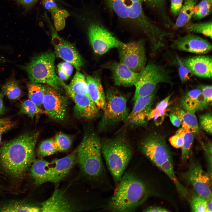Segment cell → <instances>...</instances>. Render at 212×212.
Here are the masks:
<instances>
[{
  "instance_id": "27",
  "label": "cell",
  "mask_w": 212,
  "mask_h": 212,
  "mask_svg": "<svg viewBox=\"0 0 212 212\" xmlns=\"http://www.w3.org/2000/svg\"><path fill=\"white\" fill-rule=\"evenodd\" d=\"M143 1L158 13L165 27L170 28L173 26L174 24L167 13L166 0H143Z\"/></svg>"
},
{
  "instance_id": "31",
  "label": "cell",
  "mask_w": 212,
  "mask_h": 212,
  "mask_svg": "<svg viewBox=\"0 0 212 212\" xmlns=\"http://www.w3.org/2000/svg\"><path fill=\"white\" fill-rule=\"evenodd\" d=\"M27 88L29 99L41 108L44 95V85L31 82L27 84Z\"/></svg>"
},
{
  "instance_id": "15",
  "label": "cell",
  "mask_w": 212,
  "mask_h": 212,
  "mask_svg": "<svg viewBox=\"0 0 212 212\" xmlns=\"http://www.w3.org/2000/svg\"><path fill=\"white\" fill-rule=\"evenodd\" d=\"M52 42L57 57L74 66L78 70L83 65L82 58L75 46L60 37L52 29Z\"/></svg>"
},
{
  "instance_id": "36",
  "label": "cell",
  "mask_w": 212,
  "mask_h": 212,
  "mask_svg": "<svg viewBox=\"0 0 212 212\" xmlns=\"http://www.w3.org/2000/svg\"><path fill=\"white\" fill-rule=\"evenodd\" d=\"M19 113L26 114L32 119L36 115L44 114V112L43 109L37 106L29 99H28L21 103Z\"/></svg>"
},
{
  "instance_id": "21",
  "label": "cell",
  "mask_w": 212,
  "mask_h": 212,
  "mask_svg": "<svg viewBox=\"0 0 212 212\" xmlns=\"http://www.w3.org/2000/svg\"><path fill=\"white\" fill-rule=\"evenodd\" d=\"M180 103L183 110L193 113L203 110L208 104L200 88L191 90L181 97Z\"/></svg>"
},
{
  "instance_id": "18",
  "label": "cell",
  "mask_w": 212,
  "mask_h": 212,
  "mask_svg": "<svg viewBox=\"0 0 212 212\" xmlns=\"http://www.w3.org/2000/svg\"><path fill=\"white\" fill-rule=\"evenodd\" d=\"M111 71L114 83L117 86H134L139 77L140 72H135L120 62H112L107 65Z\"/></svg>"
},
{
  "instance_id": "35",
  "label": "cell",
  "mask_w": 212,
  "mask_h": 212,
  "mask_svg": "<svg viewBox=\"0 0 212 212\" xmlns=\"http://www.w3.org/2000/svg\"><path fill=\"white\" fill-rule=\"evenodd\" d=\"M187 31L190 33L202 34L212 38V22L201 23L188 22L185 25Z\"/></svg>"
},
{
  "instance_id": "5",
  "label": "cell",
  "mask_w": 212,
  "mask_h": 212,
  "mask_svg": "<svg viewBox=\"0 0 212 212\" xmlns=\"http://www.w3.org/2000/svg\"><path fill=\"white\" fill-rule=\"evenodd\" d=\"M106 0L118 16L134 24L149 40L154 39L160 34L161 29L153 23L144 12L143 0Z\"/></svg>"
},
{
  "instance_id": "7",
  "label": "cell",
  "mask_w": 212,
  "mask_h": 212,
  "mask_svg": "<svg viewBox=\"0 0 212 212\" xmlns=\"http://www.w3.org/2000/svg\"><path fill=\"white\" fill-rule=\"evenodd\" d=\"M55 59L54 53L46 52L34 57L24 66L31 82L45 84L59 91L63 81L56 74Z\"/></svg>"
},
{
  "instance_id": "41",
  "label": "cell",
  "mask_w": 212,
  "mask_h": 212,
  "mask_svg": "<svg viewBox=\"0 0 212 212\" xmlns=\"http://www.w3.org/2000/svg\"><path fill=\"white\" fill-rule=\"evenodd\" d=\"M190 204L191 211L207 212L206 199L196 194L191 197Z\"/></svg>"
},
{
  "instance_id": "30",
  "label": "cell",
  "mask_w": 212,
  "mask_h": 212,
  "mask_svg": "<svg viewBox=\"0 0 212 212\" xmlns=\"http://www.w3.org/2000/svg\"><path fill=\"white\" fill-rule=\"evenodd\" d=\"M176 134L181 136L183 140V145L181 148V159L184 163L189 158L194 135L190 131L182 127L176 132Z\"/></svg>"
},
{
  "instance_id": "34",
  "label": "cell",
  "mask_w": 212,
  "mask_h": 212,
  "mask_svg": "<svg viewBox=\"0 0 212 212\" xmlns=\"http://www.w3.org/2000/svg\"><path fill=\"white\" fill-rule=\"evenodd\" d=\"M67 87L74 92L78 94L88 95L87 84L84 75L77 72Z\"/></svg>"
},
{
  "instance_id": "23",
  "label": "cell",
  "mask_w": 212,
  "mask_h": 212,
  "mask_svg": "<svg viewBox=\"0 0 212 212\" xmlns=\"http://www.w3.org/2000/svg\"><path fill=\"white\" fill-rule=\"evenodd\" d=\"M86 80L88 95L100 109L103 110L105 102V96L100 80L98 78L88 75Z\"/></svg>"
},
{
  "instance_id": "45",
  "label": "cell",
  "mask_w": 212,
  "mask_h": 212,
  "mask_svg": "<svg viewBox=\"0 0 212 212\" xmlns=\"http://www.w3.org/2000/svg\"><path fill=\"white\" fill-rule=\"evenodd\" d=\"M183 4V0H171L170 10L174 16H178Z\"/></svg>"
},
{
  "instance_id": "11",
  "label": "cell",
  "mask_w": 212,
  "mask_h": 212,
  "mask_svg": "<svg viewBox=\"0 0 212 212\" xmlns=\"http://www.w3.org/2000/svg\"><path fill=\"white\" fill-rule=\"evenodd\" d=\"M117 48L120 62L136 72H140L144 68L147 58L144 40L123 43Z\"/></svg>"
},
{
  "instance_id": "55",
  "label": "cell",
  "mask_w": 212,
  "mask_h": 212,
  "mask_svg": "<svg viewBox=\"0 0 212 212\" xmlns=\"http://www.w3.org/2000/svg\"><path fill=\"white\" fill-rule=\"evenodd\" d=\"M13 126L11 123L6 125L4 126L0 127V133H3L4 132L10 129Z\"/></svg>"
},
{
  "instance_id": "9",
  "label": "cell",
  "mask_w": 212,
  "mask_h": 212,
  "mask_svg": "<svg viewBox=\"0 0 212 212\" xmlns=\"http://www.w3.org/2000/svg\"><path fill=\"white\" fill-rule=\"evenodd\" d=\"M102 116L99 124L102 130L122 121L125 120L128 114L126 98L117 90L110 88L107 91Z\"/></svg>"
},
{
  "instance_id": "57",
  "label": "cell",
  "mask_w": 212,
  "mask_h": 212,
  "mask_svg": "<svg viewBox=\"0 0 212 212\" xmlns=\"http://www.w3.org/2000/svg\"><path fill=\"white\" fill-rule=\"evenodd\" d=\"M208 1H209V2L212 3V0H207Z\"/></svg>"
},
{
  "instance_id": "26",
  "label": "cell",
  "mask_w": 212,
  "mask_h": 212,
  "mask_svg": "<svg viewBox=\"0 0 212 212\" xmlns=\"http://www.w3.org/2000/svg\"><path fill=\"white\" fill-rule=\"evenodd\" d=\"M197 0H184L173 26L178 28L185 26L192 17Z\"/></svg>"
},
{
  "instance_id": "40",
  "label": "cell",
  "mask_w": 212,
  "mask_h": 212,
  "mask_svg": "<svg viewBox=\"0 0 212 212\" xmlns=\"http://www.w3.org/2000/svg\"><path fill=\"white\" fill-rule=\"evenodd\" d=\"M57 151L53 138L42 141L40 144L38 150V155L41 157L52 155Z\"/></svg>"
},
{
  "instance_id": "20",
  "label": "cell",
  "mask_w": 212,
  "mask_h": 212,
  "mask_svg": "<svg viewBox=\"0 0 212 212\" xmlns=\"http://www.w3.org/2000/svg\"><path fill=\"white\" fill-rule=\"evenodd\" d=\"M183 62L192 74L200 77L211 78V57L205 55L197 56L183 59Z\"/></svg>"
},
{
  "instance_id": "33",
  "label": "cell",
  "mask_w": 212,
  "mask_h": 212,
  "mask_svg": "<svg viewBox=\"0 0 212 212\" xmlns=\"http://www.w3.org/2000/svg\"><path fill=\"white\" fill-rule=\"evenodd\" d=\"M2 92L10 100H16L22 95L19 82L14 78L8 80L2 87Z\"/></svg>"
},
{
  "instance_id": "2",
  "label": "cell",
  "mask_w": 212,
  "mask_h": 212,
  "mask_svg": "<svg viewBox=\"0 0 212 212\" xmlns=\"http://www.w3.org/2000/svg\"><path fill=\"white\" fill-rule=\"evenodd\" d=\"M117 185L108 204V209L111 211H134L148 196L146 184L134 172L125 173Z\"/></svg>"
},
{
  "instance_id": "25",
  "label": "cell",
  "mask_w": 212,
  "mask_h": 212,
  "mask_svg": "<svg viewBox=\"0 0 212 212\" xmlns=\"http://www.w3.org/2000/svg\"><path fill=\"white\" fill-rule=\"evenodd\" d=\"M172 112L179 118L182 128L190 131L194 135L199 133V127L194 113L186 111L178 107L173 108Z\"/></svg>"
},
{
  "instance_id": "22",
  "label": "cell",
  "mask_w": 212,
  "mask_h": 212,
  "mask_svg": "<svg viewBox=\"0 0 212 212\" xmlns=\"http://www.w3.org/2000/svg\"><path fill=\"white\" fill-rule=\"evenodd\" d=\"M41 205L42 212H70L73 210L72 205L63 192L57 189Z\"/></svg>"
},
{
  "instance_id": "28",
  "label": "cell",
  "mask_w": 212,
  "mask_h": 212,
  "mask_svg": "<svg viewBox=\"0 0 212 212\" xmlns=\"http://www.w3.org/2000/svg\"><path fill=\"white\" fill-rule=\"evenodd\" d=\"M41 211V208L22 201H10L0 206V212H30Z\"/></svg>"
},
{
  "instance_id": "54",
  "label": "cell",
  "mask_w": 212,
  "mask_h": 212,
  "mask_svg": "<svg viewBox=\"0 0 212 212\" xmlns=\"http://www.w3.org/2000/svg\"><path fill=\"white\" fill-rule=\"evenodd\" d=\"M11 123L9 118H4L0 119V127Z\"/></svg>"
},
{
  "instance_id": "8",
  "label": "cell",
  "mask_w": 212,
  "mask_h": 212,
  "mask_svg": "<svg viewBox=\"0 0 212 212\" xmlns=\"http://www.w3.org/2000/svg\"><path fill=\"white\" fill-rule=\"evenodd\" d=\"M161 83L173 85L170 71L164 66L153 61L150 62L140 72L134 85L135 89L133 100L151 94L155 90L157 85Z\"/></svg>"
},
{
  "instance_id": "10",
  "label": "cell",
  "mask_w": 212,
  "mask_h": 212,
  "mask_svg": "<svg viewBox=\"0 0 212 212\" xmlns=\"http://www.w3.org/2000/svg\"><path fill=\"white\" fill-rule=\"evenodd\" d=\"M142 153L158 168L165 162L173 160L165 137L156 132L148 135L141 143Z\"/></svg>"
},
{
  "instance_id": "48",
  "label": "cell",
  "mask_w": 212,
  "mask_h": 212,
  "mask_svg": "<svg viewBox=\"0 0 212 212\" xmlns=\"http://www.w3.org/2000/svg\"><path fill=\"white\" fill-rule=\"evenodd\" d=\"M144 212H166L170 211L168 209L157 206H151L145 208L144 210Z\"/></svg>"
},
{
  "instance_id": "32",
  "label": "cell",
  "mask_w": 212,
  "mask_h": 212,
  "mask_svg": "<svg viewBox=\"0 0 212 212\" xmlns=\"http://www.w3.org/2000/svg\"><path fill=\"white\" fill-rule=\"evenodd\" d=\"M172 95V94H171L167 96L160 101L155 109L151 110L148 120L153 118L155 124L157 125H160L162 123Z\"/></svg>"
},
{
  "instance_id": "38",
  "label": "cell",
  "mask_w": 212,
  "mask_h": 212,
  "mask_svg": "<svg viewBox=\"0 0 212 212\" xmlns=\"http://www.w3.org/2000/svg\"><path fill=\"white\" fill-rule=\"evenodd\" d=\"M211 9L212 3L207 0H202L195 6L192 17L195 20L203 18L211 14Z\"/></svg>"
},
{
  "instance_id": "19",
  "label": "cell",
  "mask_w": 212,
  "mask_h": 212,
  "mask_svg": "<svg viewBox=\"0 0 212 212\" xmlns=\"http://www.w3.org/2000/svg\"><path fill=\"white\" fill-rule=\"evenodd\" d=\"M77 162L76 149L67 156L53 160L50 167V181L57 183L69 173Z\"/></svg>"
},
{
  "instance_id": "39",
  "label": "cell",
  "mask_w": 212,
  "mask_h": 212,
  "mask_svg": "<svg viewBox=\"0 0 212 212\" xmlns=\"http://www.w3.org/2000/svg\"><path fill=\"white\" fill-rule=\"evenodd\" d=\"M171 62L177 66L180 79L183 83L188 81L193 74L190 71L185 65L182 60L177 55H175L171 60Z\"/></svg>"
},
{
  "instance_id": "44",
  "label": "cell",
  "mask_w": 212,
  "mask_h": 212,
  "mask_svg": "<svg viewBox=\"0 0 212 212\" xmlns=\"http://www.w3.org/2000/svg\"><path fill=\"white\" fill-rule=\"evenodd\" d=\"M211 85H202L200 87L202 94L206 102L209 104L212 101Z\"/></svg>"
},
{
  "instance_id": "52",
  "label": "cell",
  "mask_w": 212,
  "mask_h": 212,
  "mask_svg": "<svg viewBox=\"0 0 212 212\" xmlns=\"http://www.w3.org/2000/svg\"><path fill=\"white\" fill-rule=\"evenodd\" d=\"M59 77L62 80H67L69 78L67 77L64 71L60 68L57 67Z\"/></svg>"
},
{
  "instance_id": "46",
  "label": "cell",
  "mask_w": 212,
  "mask_h": 212,
  "mask_svg": "<svg viewBox=\"0 0 212 212\" xmlns=\"http://www.w3.org/2000/svg\"><path fill=\"white\" fill-rule=\"evenodd\" d=\"M169 140L171 145L175 148H181L183 145V138L178 134H176L171 136L169 138Z\"/></svg>"
},
{
  "instance_id": "3",
  "label": "cell",
  "mask_w": 212,
  "mask_h": 212,
  "mask_svg": "<svg viewBox=\"0 0 212 212\" xmlns=\"http://www.w3.org/2000/svg\"><path fill=\"white\" fill-rule=\"evenodd\" d=\"M101 149L107 168L117 185L132 158V146L125 138L117 137L101 142Z\"/></svg>"
},
{
  "instance_id": "37",
  "label": "cell",
  "mask_w": 212,
  "mask_h": 212,
  "mask_svg": "<svg viewBox=\"0 0 212 212\" xmlns=\"http://www.w3.org/2000/svg\"><path fill=\"white\" fill-rule=\"evenodd\" d=\"M53 139L58 151L64 152L67 151L70 148L72 144V138L64 133H59Z\"/></svg>"
},
{
  "instance_id": "14",
  "label": "cell",
  "mask_w": 212,
  "mask_h": 212,
  "mask_svg": "<svg viewBox=\"0 0 212 212\" xmlns=\"http://www.w3.org/2000/svg\"><path fill=\"white\" fill-rule=\"evenodd\" d=\"M171 47L174 49L197 54H205L212 49V45L208 40L192 34L183 36L178 35L172 40Z\"/></svg>"
},
{
  "instance_id": "42",
  "label": "cell",
  "mask_w": 212,
  "mask_h": 212,
  "mask_svg": "<svg viewBox=\"0 0 212 212\" xmlns=\"http://www.w3.org/2000/svg\"><path fill=\"white\" fill-rule=\"evenodd\" d=\"M212 114L209 112L203 114L199 117L201 127L210 134H212Z\"/></svg>"
},
{
  "instance_id": "29",
  "label": "cell",
  "mask_w": 212,
  "mask_h": 212,
  "mask_svg": "<svg viewBox=\"0 0 212 212\" xmlns=\"http://www.w3.org/2000/svg\"><path fill=\"white\" fill-rule=\"evenodd\" d=\"M172 180L176 186L179 194L186 198L188 195L186 189L180 182L175 174L173 160H168L163 163L159 168Z\"/></svg>"
},
{
  "instance_id": "12",
  "label": "cell",
  "mask_w": 212,
  "mask_h": 212,
  "mask_svg": "<svg viewBox=\"0 0 212 212\" xmlns=\"http://www.w3.org/2000/svg\"><path fill=\"white\" fill-rule=\"evenodd\" d=\"M210 174L203 170L199 163L191 159L188 170L182 176L196 194L207 199L212 195L211 175Z\"/></svg>"
},
{
  "instance_id": "49",
  "label": "cell",
  "mask_w": 212,
  "mask_h": 212,
  "mask_svg": "<svg viewBox=\"0 0 212 212\" xmlns=\"http://www.w3.org/2000/svg\"><path fill=\"white\" fill-rule=\"evenodd\" d=\"M19 3L26 8L32 7L37 2L38 0H16Z\"/></svg>"
},
{
  "instance_id": "50",
  "label": "cell",
  "mask_w": 212,
  "mask_h": 212,
  "mask_svg": "<svg viewBox=\"0 0 212 212\" xmlns=\"http://www.w3.org/2000/svg\"><path fill=\"white\" fill-rule=\"evenodd\" d=\"M169 117L171 122L174 126L179 127L181 125L179 118L173 113L171 112L170 114Z\"/></svg>"
},
{
  "instance_id": "1",
  "label": "cell",
  "mask_w": 212,
  "mask_h": 212,
  "mask_svg": "<svg viewBox=\"0 0 212 212\" xmlns=\"http://www.w3.org/2000/svg\"><path fill=\"white\" fill-rule=\"evenodd\" d=\"M38 132H27L5 143L0 150V163L4 171L15 178L22 176L34 162Z\"/></svg>"
},
{
  "instance_id": "47",
  "label": "cell",
  "mask_w": 212,
  "mask_h": 212,
  "mask_svg": "<svg viewBox=\"0 0 212 212\" xmlns=\"http://www.w3.org/2000/svg\"><path fill=\"white\" fill-rule=\"evenodd\" d=\"M57 67L62 69L68 78L71 75L73 69V66L66 62L59 63L57 65Z\"/></svg>"
},
{
  "instance_id": "17",
  "label": "cell",
  "mask_w": 212,
  "mask_h": 212,
  "mask_svg": "<svg viewBox=\"0 0 212 212\" xmlns=\"http://www.w3.org/2000/svg\"><path fill=\"white\" fill-rule=\"evenodd\" d=\"M155 90L148 96L138 97L134 101L131 112L125 119L129 124L137 126L144 125L148 120L154 101Z\"/></svg>"
},
{
  "instance_id": "6",
  "label": "cell",
  "mask_w": 212,
  "mask_h": 212,
  "mask_svg": "<svg viewBox=\"0 0 212 212\" xmlns=\"http://www.w3.org/2000/svg\"><path fill=\"white\" fill-rule=\"evenodd\" d=\"M74 14L78 25L85 26L86 28L89 42L96 54L103 55L123 43L99 21L90 19L82 8Z\"/></svg>"
},
{
  "instance_id": "24",
  "label": "cell",
  "mask_w": 212,
  "mask_h": 212,
  "mask_svg": "<svg viewBox=\"0 0 212 212\" xmlns=\"http://www.w3.org/2000/svg\"><path fill=\"white\" fill-rule=\"evenodd\" d=\"M33 163L30 171L35 183L40 185L49 182L51 163L42 158L34 161Z\"/></svg>"
},
{
  "instance_id": "53",
  "label": "cell",
  "mask_w": 212,
  "mask_h": 212,
  "mask_svg": "<svg viewBox=\"0 0 212 212\" xmlns=\"http://www.w3.org/2000/svg\"><path fill=\"white\" fill-rule=\"evenodd\" d=\"M212 195L206 199L207 212H212Z\"/></svg>"
},
{
  "instance_id": "56",
  "label": "cell",
  "mask_w": 212,
  "mask_h": 212,
  "mask_svg": "<svg viewBox=\"0 0 212 212\" xmlns=\"http://www.w3.org/2000/svg\"><path fill=\"white\" fill-rule=\"evenodd\" d=\"M3 133H0V145L1 143L2 135Z\"/></svg>"
},
{
  "instance_id": "51",
  "label": "cell",
  "mask_w": 212,
  "mask_h": 212,
  "mask_svg": "<svg viewBox=\"0 0 212 212\" xmlns=\"http://www.w3.org/2000/svg\"><path fill=\"white\" fill-rule=\"evenodd\" d=\"M4 95L2 92H0V115H3L5 111V108L3 101Z\"/></svg>"
},
{
  "instance_id": "43",
  "label": "cell",
  "mask_w": 212,
  "mask_h": 212,
  "mask_svg": "<svg viewBox=\"0 0 212 212\" xmlns=\"http://www.w3.org/2000/svg\"><path fill=\"white\" fill-rule=\"evenodd\" d=\"M42 4L46 9L50 12L52 17L60 9L54 0H42Z\"/></svg>"
},
{
  "instance_id": "4",
  "label": "cell",
  "mask_w": 212,
  "mask_h": 212,
  "mask_svg": "<svg viewBox=\"0 0 212 212\" xmlns=\"http://www.w3.org/2000/svg\"><path fill=\"white\" fill-rule=\"evenodd\" d=\"M77 162L82 172L89 177L102 178L105 169L102 158L101 142L91 132L85 135L76 149Z\"/></svg>"
},
{
  "instance_id": "16",
  "label": "cell",
  "mask_w": 212,
  "mask_h": 212,
  "mask_svg": "<svg viewBox=\"0 0 212 212\" xmlns=\"http://www.w3.org/2000/svg\"><path fill=\"white\" fill-rule=\"evenodd\" d=\"M62 86L74 103L73 110L76 117L80 119L90 120L98 115L100 109L88 95L74 92L64 82Z\"/></svg>"
},
{
  "instance_id": "13",
  "label": "cell",
  "mask_w": 212,
  "mask_h": 212,
  "mask_svg": "<svg viewBox=\"0 0 212 212\" xmlns=\"http://www.w3.org/2000/svg\"><path fill=\"white\" fill-rule=\"evenodd\" d=\"M44 87L42 103L44 114L56 121L63 120L67 111L66 98L49 85H44Z\"/></svg>"
}]
</instances>
